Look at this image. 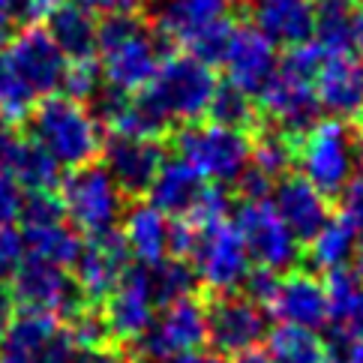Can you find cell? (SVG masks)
I'll list each match as a JSON object with an SVG mask.
<instances>
[{"mask_svg": "<svg viewBox=\"0 0 363 363\" xmlns=\"http://www.w3.org/2000/svg\"><path fill=\"white\" fill-rule=\"evenodd\" d=\"M258 106L267 114L270 126L282 129L289 135H301L309 123L318 121V96H315V79L303 72H294L289 67H277L274 79L258 90Z\"/></svg>", "mask_w": 363, "mask_h": 363, "instance_id": "14", "label": "cell"}, {"mask_svg": "<svg viewBox=\"0 0 363 363\" xmlns=\"http://www.w3.org/2000/svg\"><path fill=\"white\" fill-rule=\"evenodd\" d=\"M216 87L219 79L211 63L180 51L160 60L153 79L145 84V90H138V99L162 123V129H168L172 123L184 126L207 118Z\"/></svg>", "mask_w": 363, "mask_h": 363, "instance_id": "1", "label": "cell"}, {"mask_svg": "<svg viewBox=\"0 0 363 363\" xmlns=\"http://www.w3.org/2000/svg\"><path fill=\"white\" fill-rule=\"evenodd\" d=\"M177 157L184 160L201 180L211 184H235L250 165V135L243 129L216 123V121H196L184 123L174 135Z\"/></svg>", "mask_w": 363, "mask_h": 363, "instance_id": "6", "label": "cell"}, {"mask_svg": "<svg viewBox=\"0 0 363 363\" xmlns=\"http://www.w3.org/2000/svg\"><path fill=\"white\" fill-rule=\"evenodd\" d=\"M162 363H225L216 352H204V348H196V352H184V354H174Z\"/></svg>", "mask_w": 363, "mask_h": 363, "instance_id": "50", "label": "cell"}, {"mask_svg": "<svg viewBox=\"0 0 363 363\" xmlns=\"http://www.w3.org/2000/svg\"><path fill=\"white\" fill-rule=\"evenodd\" d=\"M12 315H16V301H12V294H9V285L0 282V340H4Z\"/></svg>", "mask_w": 363, "mask_h": 363, "instance_id": "49", "label": "cell"}, {"mask_svg": "<svg viewBox=\"0 0 363 363\" xmlns=\"http://www.w3.org/2000/svg\"><path fill=\"white\" fill-rule=\"evenodd\" d=\"M235 228L246 246L250 262H255V267H267L279 274V270H291L301 262V240L279 219L270 199L240 201Z\"/></svg>", "mask_w": 363, "mask_h": 363, "instance_id": "11", "label": "cell"}, {"mask_svg": "<svg viewBox=\"0 0 363 363\" xmlns=\"http://www.w3.org/2000/svg\"><path fill=\"white\" fill-rule=\"evenodd\" d=\"M333 330L342 336H363V289L357 291L352 306L345 309V315L333 324Z\"/></svg>", "mask_w": 363, "mask_h": 363, "instance_id": "47", "label": "cell"}, {"mask_svg": "<svg viewBox=\"0 0 363 363\" xmlns=\"http://www.w3.org/2000/svg\"><path fill=\"white\" fill-rule=\"evenodd\" d=\"M348 4H357V6H363V0H348Z\"/></svg>", "mask_w": 363, "mask_h": 363, "instance_id": "56", "label": "cell"}, {"mask_svg": "<svg viewBox=\"0 0 363 363\" xmlns=\"http://www.w3.org/2000/svg\"><path fill=\"white\" fill-rule=\"evenodd\" d=\"M79 363H129V357L114 342H108V345H99V348H84Z\"/></svg>", "mask_w": 363, "mask_h": 363, "instance_id": "48", "label": "cell"}, {"mask_svg": "<svg viewBox=\"0 0 363 363\" xmlns=\"http://www.w3.org/2000/svg\"><path fill=\"white\" fill-rule=\"evenodd\" d=\"M264 340H267L264 354L270 357V363H330L328 342L318 336V330L279 324Z\"/></svg>", "mask_w": 363, "mask_h": 363, "instance_id": "29", "label": "cell"}, {"mask_svg": "<svg viewBox=\"0 0 363 363\" xmlns=\"http://www.w3.org/2000/svg\"><path fill=\"white\" fill-rule=\"evenodd\" d=\"M313 43L324 55L352 51V4L348 0H318L313 16Z\"/></svg>", "mask_w": 363, "mask_h": 363, "instance_id": "31", "label": "cell"}, {"mask_svg": "<svg viewBox=\"0 0 363 363\" xmlns=\"http://www.w3.org/2000/svg\"><path fill=\"white\" fill-rule=\"evenodd\" d=\"M63 4H67V0H12V9H16V21L45 24Z\"/></svg>", "mask_w": 363, "mask_h": 363, "instance_id": "43", "label": "cell"}, {"mask_svg": "<svg viewBox=\"0 0 363 363\" xmlns=\"http://www.w3.org/2000/svg\"><path fill=\"white\" fill-rule=\"evenodd\" d=\"M207 342V324H204V303L196 294L184 301L165 303L162 313L153 315L147 330L133 342L141 360L162 363L174 354L196 352Z\"/></svg>", "mask_w": 363, "mask_h": 363, "instance_id": "13", "label": "cell"}, {"mask_svg": "<svg viewBox=\"0 0 363 363\" xmlns=\"http://www.w3.org/2000/svg\"><path fill=\"white\" fill-rule=\"evenodd\" d=\"M294 162H301L303 177L318 192L340 196L363 165L360 135L345 121H315L294 138Z\"/></svg>", "mask_w": 363, "mask_h": 363, "instance_id": "4", "label": "cell"}, {"mask_svg": "<svg viewBox=\"0 0 363 363\" xmlns=\"http://www.w3.org/2000/svg\"><path fill=\"white\" fill-rule=\"evenodd\" d=\"M24 240V255L40 258V262L57 264V267H72L75 258L82 252V238L67 219H51V223H36L21 228Z\"/></svg>", "mask_w": 363, "mask_h": 363, "instance_id": "27", "label": "cell"}, {"mask_svg": "<svg viewBox=\"0 0 363 363\" xmlns=\"http://www.w3.org/2000/svg\"><path fill=\"white\" fill-rule=\"evenodd\" d=\"M33 106H36V96L9 72L6 63L0 60V121L24 123Z\"/></svg>", "mask_w": 363, "mask_h": 363, "instance_id": "37", "label": "cell"}, {"mask_svg": "<svg viewBox=\"0 0 363 363\" xmlns=\"http://www.w3.org/2000/svg\"><path fill=\"white\" fill-rule=\"evenodd\" d=\"M231 363H270V357L264 352H258V348H250V352H240L231 357Z\"/></svg>", "mask_w": 363, "mask_h": 363, "instance_id": "53", "label": "cell"}, {"mask_svg": "<svg viewBox=\"0 0 363 363\" xmlns=\"http://www.w3.org/2000/svg\"><path fill=\"white\" fill-rule=\"evenodd\" d=\"M99 72L118 94H138L160 67V43L135 16H108L99 24Z\"/></svg>", "mask_w": 363, "mask_h": 363, "instance_id": "3", "label": "cell"}, {"mask_svg": "<svg viewBox=\"0 0 363 363\" xmlns=\"http://www.w3.org/2000/svg\"><path fill=\"white\" fill-rule=\"evenodd\" d=\"M0 60L36 99L57 94L63 69H67V57L43 24H24L21 30L9 33V40L0 48Z\"/></svg>", "mask_w": 363, "mask_h": 363, "instance_id": "10", "label": "cell"}, {"mask_svg": "<svg viewBox=\"0 0 363 363\" xmlns=\"http://www.w3.org/2000/svg\"><path fill=\"white\" fill-rule=\"evenodd\" d=\"M43 28L55 40V45L63 51L67 60L96 57V40H99V24L87 9L79 4H63L55 16H51Z\"/></svg>", "mask_w": 363, "mask_h": 363, "instance_id": "26", "label": "cell"}, {"mask_svg": "<svg viewBox=\"0 0 363 363\" xmlns=\"http://www.w3.org/2000/svg\"><path fill=\"white\" fill-rule=\"evenodd\" d=\"M235 186H238L243 201H252V199H267L270 196V186H274V180H267L262 172H255L252 165H246L243 174L235 180Z\"/></svg>", "mask_w": 363, "mask_h": 363, "instance_id": "46", "label": "cell"}, {"mask_svg": "<svg viewBox=\"0 0 363 363\" xmlns=\"http://www.w3.org/2000/svg\"><path fill=\"white\" fill-rule=\"evenodd\" d=\"M264 309L282 324H291V328L321 330L324 324H330L324 282L309 270H285L277 279V289Z\"/></svg>", "mask_w": 363, "mask_h": 363, "instance_id": "18", "label": "cell"}, {"mask_svg": "<svg viewBox=\"0 0 363 363\" xmlns=\"http://www.w3.org/2000/svg\"><path fill=\"white\" fill-rule=\"evenodd\" d=\"M313 4H318V0H313Z\"/></svg>", "mask_w": 363, "mask_h": 363, "instance_id": "58", "label": "cell"}, {"mask_svg": "<svg viewBox=\"0 0 363 363\" xmlns=\"http://www.w3.org/2000/svg\"><path fill=\"white\" fill-rule=\"evenodd\" d=\"M186 262L192 267V274H196L199 285H204V289L213 294L238 291L243 277L250 274V267H252L238 228H235V223H228V219L196 228Z\"/></svg>", "mask_w": 363, "mask_h": 363, "instance_id": "8", "label": "cell"}, {"mask_svg": "<svg viewBox=\"0 0 363 363\" xmlns=\"http://www.w3.org/2000/svg\"><path fill=\"white\" fill-rule=\"evenodd\" d=\"M318 106L336 121H363V60L345 55H328L315 72Z\"/></svg>", "mask_w": 363, "mask_h": 363, "instance_id": "19", "label": "cell"}, {"mask_svg": "<svg viewBox=\"0 0 363 363\" xmlns=\"http://www.w3.org/2000/svg\"><path fill=\"white\" fill-rule=\"evenodd\" d=\"M250 165L267 180H279L294 168V135L277 126H255V138H250Z\"/></svg>", "mask_w": 363, "mask_h": 363, "instance_id": "30", "label": "cell"}, {"mask_svg": "<svg viewBox=\"0 0 363 363\" xmlns=\"http://www.w3.org/2000/svg\"><path fill=\"white\" fill-rule=\"evenodd\" d=\"M360 123H363V121H360ZM357 135H360V147H363V129H360V133H357Z\"/></svg>", "mask_w": 363, "mask_h": 363, "instance_id": "57", "label": "cell"}, {"mask_svg": "<svg viewBox=\"0 0 363 363\" xmlns=\"http://www.w3.org/2000/svg\"><path fill=\"white\" fill-rule=\"evenodd\" d=\"M24 189L16 184V177L0 172V225H12L21 213Z\"/></svg>", "mask_w": 363, "mask_h": 363, "instance_id": "42", "label": "cell"}, {"mask_svg": "<svg viewBox=\"0 0 363 363\" xmlns=\"http://www.w3.org/2000/svg\"><path fill=\"white\" fill-rule=\"evenodd\" d=\"M72 4L87 9L90 16L108 18V16H135L145 0H72Z\"/></svg>", "mask_w": 363, "mask_h": 363, "instance_id": "44", "label": "cell"}, {"mask_svg": "<svg viewBox=\"0 0 363 363\" xmlns=\"http://www.w3.org/2000/svg\"><path fill=\"white\" fill-rule=\"evenodd\" d=\"M60 204L63 216L82 235H106L114 231L123 213V192L111 180L102 162H87L72 168V174L60 184Z\"/></svg>", "mask_w": 363, "mask_h": 363, "instance_id": "7", "label": "cell"}, {"mask_svg": "<svg viewBox=\"0 0 363 363\" xmlns=\"http://www.w3.org/2000/svg\"><path fill=\"white\" fill-rule=\"evenodd\" d=\"M207 118L235 129H255L258 126V108H255V96L243 94V90L231 87V84H219L216 94L207 108Z\"/></svg>", "mask_w": 363, "mask_h": 363, "instance_id": "35", "label": "cell"}, {"mask_svg": "<svg viewBox=\"0 0 363 363\" xmlns=\"http://www.w3.org/2000/svg\"><path fill=\"white\" fill-rule=\"evenodd\" d=\"M235 4L238 0H160L153 9V24L165 43L219 67L235 24L228 21V9Z\"/></svg>", "mask_w": 363, "mask_h": 363, "instance_id": "5", "label": "cell"}, {"mask_svg": "<svg viewBox=\"0 0 363 363\" xmlns=\"http://www.w3.org/2000/svg\"><path fill=\"white\" fill-rule=\"evenodd\" d=\"M99 87H102V72H99L96 57H82V60H67V69H63V82H60L57 94L87 102L99 94Z\"/></svg>", "mask_w": 363, "mask_h": 363, "instance_id": "36", "label": "cell"}, {"mask_svg": "<svg viewBox=\"0 0 363 363\" xmlns=\"http://www.w3.org/2000/svg\"><path fill=\"white\" fill-rule=\"evenodd\" d=\"M30 138L40 145L60 168H82L96 162L102 153V126L84 102L51 94L43 96L28 114Z\"/></svg>", "mask_w": 363, "mask_h": 363, "instance_id": "2", "label": "cell"}, {"mask_svg": "<svg viewBox=\"0 0 363 363\" xmlns=\"http://www.w3.org/2000/svg\"><path fill=\"white\" fill-rule=\"evenodd\" d=\"M0 363H28V360L18 357V354H9V352H4V348H0Z\"/></svg>", "mask_w": 363, "mask_h": 363, "instance_id": "55", "label": "cell"}, {"mask_svg": "<svg viewBox=\"0 0 363 363\" xmlns=\"http://www.w3.org/2000/svg\"><path fill=\"white\" fill-rule=\"evenodd\" d=\"M57 328H60L57 318L21 309V313L12 315L9 328H6V333H4V340H0V348H4V352H9V354L24 357L28 363H33L36 354H40V348L48 342V336L55 333Z\"/></svg>", "mask_w": 363, "mask_h": 363, "instance_id": "32", "label": "cell"}, {"mask_svg": "<svg viewBox=\"0 0 363 363\" xmlns=\"http://www.w3.org/2000/svg\"><path fill=\"white\" fill-rule=\"evenodd\" d=\"M24 262V240L21 231L12 225H0V282L16 274V267Z\"/></svg>", "mask_w": 363, "mask_h": 363, "instance_id": "41", "label": "cell"}, {"mask_svg": "<svg viewBox=\"0 0 363 363\" xmlns=\"http://www.w3.org/2000/svg\"><path fill=\"white\" fill-rule=\"evenodd\" d=\"M313 0H255L252 6V24L282 48L313 40Z\"/></svg>", "mask_w": 363, "mask_h": 363, "instance_id": "22", "label": "cell"}, {"mask_svg": "<svg viewBox=\"0 0 363 363\" xmlns=\"http://www.w3.org/2000/svg\"><path fill=\"white\" fill-rule=\"evenodd\" d=\"M96 121L102 129H108L111 138H160L162 133V123L135 94H118L111 87L106 96H99Z\"/></svg>", "mask_w": 363, "mask_h": 363, "instance_id": "24", "label": "cell"}, {"mask_svg": "<svg viewBox=\"0 0 363 363\" xmlns=\"http://www.w3.org/2000/svg\"><path fill=\"white\" fill-rule=\"evenodd\" d=\"M141 363H147V360H141Z\"/></svg>", "mask_w": 363, "mask_h": 363, "instance_id": "59", "label": "cell"}, {"mask_svg": "<svg viewBox=\"0 0 363 363\" xmlns=\"http://www.w3.org/2000/svg\"><path fill=\"white\" fill-rule=\"evenodd\" d=\"M126 267L129 252L121 231H106V235H90L87 243H82V252L72 264V279L84 294V301L99 306L121 282Z\"/></svg>", "mask_w": 363, "mask_h": 363, "instance_id": "17", "label": "cell"}, {"mask_svg": "<svg viewBox=\"0 0 363 363\" xmlns=\"http://www.w3.org/2000/svg\"><path fill=\"white\" fill-rule=\"evenodd\" d=\"M330 363H363V336H342L333 330V342H328Z\"/></svg>", "mask_w": 363, "mask_h": 363, "instance_id": "45", "label": "cell"}, {"mask_svg": "<svg viewBox=\"0 0 363 363\" xmlns=\"http://www.w3.org/2000/svg\"><path fill=\"white\" fill-rule=\"evenodd\" d=\"M228 211H231V199L228 192L223 186H204L199 192V199L192 201V207L177 216V219H186V223L192 228H204V225H213V223H223V219H228Z\"/></svg>", "mask_w": 363, "mask_h": 363, "instance_id": "38", "label": "cell"}, {"mask_svg": "<svg viewBox=\"0 0 363 363\" xmlns=\"http://www.w3.org/2000/svg\"><path fill=\"white\" fill-rule=\"evenodd\" d=\"M106 150V172L123 196H145L157 177L165 150L157 138H114Z\"/></svg>", "mask_w": 363, "mask_h": 363, "instance_id": "20", "label": "cell"}, {"mask_svg": "<svg viewBox=\"0 0 363 363\" xmlns=\"http://www.w3.org/2000/svg\"><path fill=\"white\" fill-rule=\"evenodd\" d=\"M102 303H106L102 318L108 324L111 342L133 345L147 330L153 315H157V297H153V289H150L147 267L145 264L126 267L121 282L114 285L111 294Z\"/></svg>", "mask_w": 363, "mask_h": 363, "instance_id": "16", "label": "cell"}, {"mask_svg": "<svg viewBox=\"0 0 363 363\" xmlns=\"http://www.w3.org/2000/svg\"><path fill=\"white\" fill-rule=\"evenodd\" d=\"M352 48L363 55V6L352 12Z\"/></svg>", "mask_w": 363, "mask_h": 363, "instance_id": "52", "label": "cell"}, {"mask_svg": "<svg viewBox=\"0 0 363 363\" xmlns=\"http://www.w3.org/2000/svg\"><path fill=\"white\" fill-rule=\"evenodd\" d=\"M147 274H150V289H153V297H157V306L192 297V291H196V285H199L189 262L186 258H177V255L162 258L160 264L147 267Z\"/></svg>", "mask_w": 363, "mask_h": 363, "instance_id": "34", "label": "cell"}, {"mask_svg": "<svg viewBox=\"0 0 363 363\" xmlns=\"http://www.w3.org/2000/svg\"><path fill=\"white\" fill-rule=\"evenodd\" d=\"M357 252V235L354 228L340 216H330L313 238L306 240V262L313 270H336L348 267Z\"/></svg>", "mask_w": 363, "mask_h": 363, "instance_id": "28", "label": "cell"}, {"mask_svg": "<svg viewBox=\"0 0 363 363\" xmlns=\"http://www.w3.org/2000/svg\"><path fill=\"white\" fill-rule=\"evenodd\" d=\"M9 294L16 301V309L43 313L57 321H69L82 306H87L84 294L75 285L69 267H57L40 262V258L24 255V262L9 277Z\"/></svg>", "mask_w": 363, "mask_h": 363, "instance_id": "9", "label": "cell"}, {"mask_svg": "<svg viewBox=\"0 0 363 363\" xmlns=\"http://www.w3.org/2000/svg\"><path fill=\"white\" fill-rule=\"evenodd\" d=\"M352 262H354V274L363 279V243L357 246V252H354V258H352Z\"/></svg>", "mask_w": 363, "mask_h": 363, "instance_id": "54", "label": "cell"}, {"mask_svg": "<svg viewBox=\"0 0 363 363\" xmlns=\"http://www.w3.org/2000/svg\"><path fill=\"white\" fill-rule=\"evenodd\" d=\"M340 219L354 228V235L363 238V174H354L340 192Z\"/></svg>", "mask_w": 363, "mask_h": 363, "instance_id": "40", "label": "cell"}, {"mask_svg": "<svg viewBox=\"0 0 363 363\" xmlns=\"http://www.w3.org/2000/svg\"><path fill=\"white\" fill-rule=\"evenodd\" d=\"M219 63H223L231 87H238L250 96H258V90L274 79L279 67V55L277 45L255 24H231Z\"/></svg>", "mask_w": 363, "mask_h": 363, "instance_id": "15", "label": "cell"}, {"mask_svg": "<svg viewBox=\"0 0 363 363\" xmlns=\"http://www.w3.org/2000/svg\"><path fill=\"white\" fill-rule=\"evenodd\" d=\"M270 204L277 207L279 219L289 225V231L301 243H306L330 219L328 196L318 192L303 174H285V177H279Z\"/></svg>", "mask_w": 363, "mask_h": 363, "instance_id": "21", "label": "cell"}, {"mask_svg": "<svg viewBox=\"0 0 363 363\" xmlns=\"http://www.w3.org/2000/svg\"><path fill=\"white\" fill-rule=\"evenodd\" d=\"M12 24H16V9H12V0H0V48L9 40Z\"/></svg>", "mask_w": 363, "mask_h": 363, "instance_id": "51", "label": "cell"}, {"mask_svg": "<svg viewBox=\"0 0 363 363\" xmlns=\"http://www.w3.org/2000/svg\"><path fill=\"white\" fill-rule=\"evenodd\" d=\"M82 352L84 348L72 340L69 328L67 324H60V328L48 336V342L40 348V354H36L33 363H79Z\"/></svg>", "mask_w": 363, "mask_h": 363, "instance_id": "39", "label": "cell"}, {"mask_svg": "<svg viewBox=\"0 0 363 363\" xmlns=\"http://www.w3.org/2000/svg\"><path fill=\"white\" fill-rule=\"evenodd\" d=\"M168 231H172V219L147 201L129 207V213L123 216L121 238L126 243L129 258H135L145 267H153L162 258H168Z\"/></svg>", "mask_w": 363, "mask_h": 363, "instance_id": "23", "label": "cell"}, {"mask_svg": "<svg viewBox=\"0 0 363 363\" xmlns=\"http://www.w3.org/2000/svg\"><path fill=\"white\" fill-rule=\"evenodd\" d=\"M12 177L24 192H45V189H57L60 184V165L48 157V153L36 145V141L28 135L24 147L18 153L16 165H12Z\"/></svg>", "mask_w": 363, "mask_h": 363, "instance_id": "33", "label": "cell"}, {"mask_svg": "<svg viewBox=\"0 0 363 363\" xmlns=\"http://www.w3.org/2000/svg\"><path fill=\"white\" fill-rule=\"evenodd\" d=\"M204 324L207 342L219 357H235L240 352L258 348L267 336L264 306L238 291L213 294V301L204 306Z\"/></svg>", "mask_w": 363, "mask_h": 363, "instance_id": "12", "label": "cell"}, {"mask_svg": "<svg viewBox=\"0 0 363 363\" xmlns=\"http://www.w3.org/2000/svg\"><path fill=\"white\" fill-rule=\"evenodd\" d=\"M201 189H204V180L180 157H174V160H162L160 172L150 180L145 196L165 216H184L192 207V201L199 199Z\"/></svg>", "mask_w": 363, "mask_h": 363, "instance_id": "25", "label": "cell"}]
</instances>
